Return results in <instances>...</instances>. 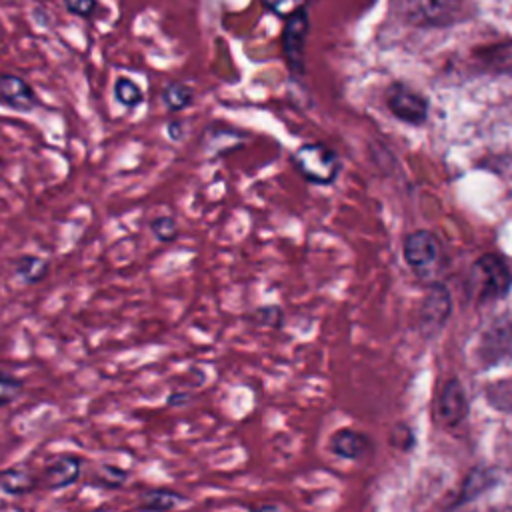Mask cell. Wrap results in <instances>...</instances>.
<instances>
[{"instance_id":"cell-13","label":"cell","mask_w":512,"mask_h":512,"mask_svg":"<svg viewBox=\"0 0 512 512\" xmlns=\"http://www.w3.org/2000/svg\"><path fill=\"white\" fill-rule=\"evenodd\" d=\"M14 272L16 276L24 282V284H38L42 282L48 272H50V262L42 256H34V254H22L18 256L14 262Z\"/></svg>"},{"instance_id":"cell-25","label":"cell","mask_w":512,"mask_h":512,"mask_svg":"<svg viewBox=\"0 0 512 512\" xmlns=\"http://www.w3.org/2000/svg\"><path fill=\"white\" fill-rule=\"evenodd\" d=\"M252 512H282V510H280V506H276V504H264V506H260V508H254Z\"/></svg>"},{"instance_id":"cell-8","label":"cell","mask_w":512,"mask_h":512,"mask_svg":"<svg viewBox=\"0 0 512 512\" xmlns=\"http://www.w3.org/2000/svg\"><path fill=\"white\" fill-rule=\"evenodd\" d=\"M82 474V460L78 456L66 454L48 462L40 474V486L46 490H62L74 484Z\"/></svg>"},{"instance_id":"cell-6","label":"cell","mask_w":512,"mask_h":512,"mask_svg":"<svg viewBox=\"0 0 512 512\" xmlns=\"http://www.w3.org/2000/svg\"><path fill=\"white\" fill-rule=\"evenodd\" d=\"M388 108L392 110L394 116H398L400 120L420 126L426 120L428 114V102L422 94L414 92L412 88L404 86V84H394L388 90Z\"/></svg>"},{"instance_id":"cell-18","label":"cell","mask_w":512,"mask_h":512,"mask_svg":"<svg viewBox=\"0 0 512 512\" xmlns=\"http://www.w3.org/2000/svg\"><path fill=\"white\" fill-rule=\"evenodd\" d=\"M150 232L158 242L170 244L178 238V222L172 216H156L150 222Z\"/></svg>"},{"instance_id":"cell-17","label":"cell","mask_w":512,"mask_h":512,"mask_svg":"<svg viewBox=\"0 0 512 512\" xmlns=\"http://www.w3.org/2000/svg\"><path fill=\"white\" fill-rule=\"evenodd\" d=\"M162 98L170 110H182L192 102V90L182 82H172L164 88Z\"/></svg>"},{"instance_id":"cell-20","label":"cell","mask_w":512,"mask_h":512,"mask_svg":"<svg viewBox=\"0 0 512 512\" xmlns=\"http://www.w3.org/2000/svg\"><path fill=\"white\" fill-rule=\"evenodd\" d=\"M262 2H264V6H266L270 12L288 18V16H292L294 12L306 8V2H308V0H262Z\"/></svg>"},{"instance_id":"cell-23","label":"cell","mask_w":512,"mask_h":512,"mask_svg":"<svg viewBox=\"0 0 512 512\" xmlns=\"http://www.w3.org/2000/svg\"><path fill=\"white\" fill-rule=\"evenodd\" d=\"M278 314H282V310L276 308V306H266V308H260V310H258V316L262 318V322H264V324H270V326H274V328L280 326L276 320H272V316H278Z\"/></svg>"},{"instance_id":"cell-3","label":"cell","mask_w":512,"mask_h":512,"mask_svg":"<svg viewBox=\"0 0 512 512\" xmlns=\"http://www.w3.org/2000/svg\"><path fill=\"white\" fill-rule=\"evenodd\" d=\"M294 166L312 184H330L340 170L338 156L324 144L300 146L294 154Z\"/></svg>"},{"instance_id":"cell-21","label":"cell","mask_w":512,"mask_h":512,"mask_svg":"<svg viewBox=\"0 0 512 512\" xmlns=\"http://www.w3.org/2000/svg\"><path fill=\"white\" fill-rule=\"evenodd\" d=\"M390 444L396 446V448H400V450L412 448V444H414V434H412L410 426L404 424V422L396 424V426L392 428V432H390Z\"/></svg>"},{"instance_id":"cell-14","label":"cell","mask_w":512,"mask_h":512,"mask_svg":"<svg viewBox=\"0 0 512 512\" xmlns=\"http://www.w3.org/2000/svg\"><path fill=\"white\" fill-rule=\"evenodd\" d=\"M494 482H496V476H494L492 470L474 468V470L466 476V480H464V484H462V492H460V498L456 500V502H458L456 506L464 504L466 500L476 498L478 494H482L484 490H488Z\"/></svg>"},{"instance_id":"cell-5","label":"cell","mask_w":512,"mask_h":512,"mask_svg":"<svg viewBox=\"0 0 512 512\" xmlns=\"http://www.w3.org/2000/svg\"><path fill=\"white\" fill-rule=\"evenodd\" d=\"M434 412L436 420L446 428H456L468 418L470 400L458 376H450L440 384Z\"/></svg>"},{"instance_id":"cell-9","label":"cell","mask_w":512,"mask_h":512,"mask_svg":"<svg viewBox=\"0 0 512 512\" xmlns=\"http://www.w3.org/2000/svg\"><path fill=\"white\" fill-rule=\"evenodd\" d=\"M328 450L344 460H360L370 454L372 440L356 428H340L330 436Z\"/></svg>"},{"instance_id":"cell-12","label":"cell","mask_w":512,"mask_h":512,"mask_svg":"<svg viewBox=\"0 0 512 512\" xmlns=\"http://www.w3.org/2000/svg\"><path fill=\"white\" fill-rule=\"evenodd\" d=\"M184 502V494L168 488H148L140 494V510L144 512H172Z\"/></svg>"},{"instance_id":"cell-19","label":"cell","mask_w":512,"mask_h":512,"mask_svg":"<svg viewBox=\"0 0 512 512\" xmlns=\"http://www.w3.org/2000/svg\"><path fill=\"white\" fill-rule=\"evenodd\" d=\"M24 382L16 376H10L0 370V408L12 404L22 394Z\"/></svg>"},{"instance_id":"cell-4","label":"cell","mask_w":512,"mask_h":512,"mask_svg":"<svg viewBox=\"0 0 512 512\" xmlns=\"http://www.w3.org/2000/svg\"><path fill=\"white\" fill-rule=\"evenodd\" d=\"M452 316V294L444 282L428 284L426 296L420 304L418 312V326L424 336L438 334L448 318Z\"/></svg>"},{"instance_id":"cell-22","label":"cell","mask_w":512,"mask_h":512,"mask_svg":"<svg viewBox=\"0 0 512 512\" xmlns=\"http://www.w3.org/2000/svg\"><path fill=\"white\" fill-rule=\"evenodd\" d=\"M66 10L78 16H92L96 10V0H62Z\"/></svg>"},{"instance_id":"cell-15","label":"cell","mask_w":512,"mask_h":512,"mask_svg":"<svg viewBox=\"0 0 512 512\" xmlns=\"http://www.w3.org/2000/svg\"><path fill=\"white\" fill-rule=\"evenodd\" d=\"M114 96L120 104H124L126 108H134L136 104L142 102V90L140 86L130 80V78H118L114 82Z\"/></svg>"},{"instance_id":"cell-10","label":"cell","mask_w":512,"mask_h":512,"mask_svg":"<svg viewBox=\"0 0 512 512\" xmlns=\"http://www.w3.org/2000/svg\"><path fill=\"white\" fill-rule=\"evenodd\" d=\"M0 100L6 106L22 112H28L38 104L32 86H28V82L16 74H0Z\"/></svg>"},{"instance_id":"cell-11","label":"cell","mask_w":512,"mask_h":512,"mask_svg":"<svg viewBox=\"0 0 512 512\" xmlns=\"http://www.w3.org/2000/svg\"><path fill=\"white\" fill-rule=\"evenodd\" d=\"M40 480L24 466H8L0 470V490L10 496H24L34 492Z\"/></svg>"},{"instance_id":"cell-24","label":"cell","mask_w":512,"mask_h":512,"mask_svg":"<svg viewBox=\"0 0 512 512\" xmlns=\"http://www.w3.org/2000/svg\"><path fill=\"white\" fill-rule=\"evenodd\" d=\"M190 400V396L186 394V392H170V396H168V400H166V404L168 406H182V404H186Z\"/></svg>"},{"instance_id":"cell-2","label":"cell","mask_w":512,"mask_h":512,"mask_svg":"<svg viewBox=\"0 0 512 512\" xmlns=\"http://www.w3.org/2000/svg\"><path fill=\"white\" fill-rule=\"evenodd\" d=\"M402 256L406 266L426 282H438L434 280L440 274L442 262H444V250L440 238L430 230H414L404 238L402 244Z\"/></svg>"},{"instance_id":"cell-16","label":"cell","mask_w":512,"mask_h":512,"mask_svg":"<svg viewBox=\"0 0 512 512\" xmlns=\"http://www.w3.org/2000/svg\"><path fill=\"white\" fill-rule=\"evenodd\" d=\"M96 482L106 486V488H120L128 482V470H124L122 466L116 464H100L96 468Z\"/></svg>"},{"instance_id":"cell-7","label":"cell","mask_w":512,"mask_h":512,"mask_svg":"<svg viewBox=\"0 0 512 512\" xmlns=\"http://www.w3.org/2000/svg\"><path fill=\"white\" fill-rule=\"evenodd\" d=\"M306 32H308V14H306V8H302L292 16H288L284 26V36H282L284 56L290 68L296 72L302 70V52H304Z\"/></svg>"},{"instance_id":"cell-1","label":"cell","mask_w":512,"mask_h":512,"mask_svg":"<svg viewBox=\"0 0 512 512\" xmlns=\"http://www.w3.org/2000/svg\"><path fill=\"white\" fill-rule=\"evenodd\" d=\"M470 284L478 302H496L512 290V268L496 252H486L472 262Z\"/></svg>"}]
</instances>
